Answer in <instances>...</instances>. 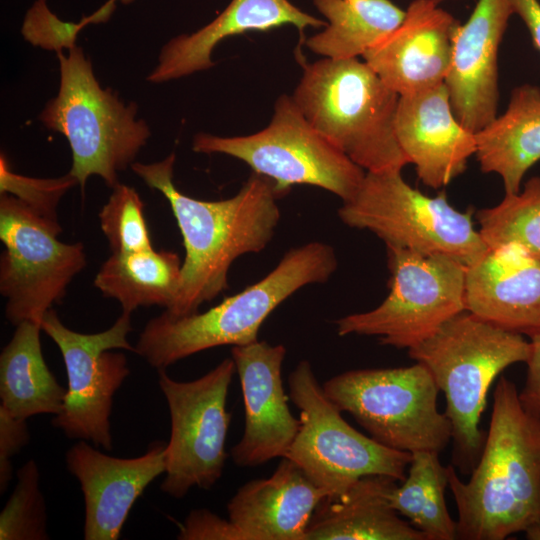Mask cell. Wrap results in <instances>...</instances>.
I'll list each match as a JSON object with an SVG mask.
<instances>
[{
    "label": "cell",
    "instance_id": "obj_1",
    "mask_svg": "<svg viewBox=\"0 0 540 540\" xmlns=\"http://www.w3.org/2000/svg\"><path fill=\"white\" fill-rule=\"evenodd\" d=\"M174 153L154 163L134 162L132 170L169 202L182 235L185 257L173 316H186L228 288V273L240 256L262 251L274 236L282 197L275 183L252 173L234 196L203 201L180 192L174 182Z\"/></svg>",
    "mask_w": 540,
    "mask_h": 540
},
{
    "label": "cell",
    "instance_id": "obj_2",
    "mask_svg": "<svg viewBox=\"0 0 540 540\" xmlns=\"http://www.w3.org/2000/svg\"><path fill=\"white\" fill-rule=\"evenodd\" d=\"M457 539L504 540L540 523V418L524 409L515 383L502 376L493 394L480 458L463 482L447 465Z\"/></svg>",
    "mask_w": 540,
    "mask_h": 540
},
{
    "label": "cell",
    "instance_id": "obj_3",
    "mask_svg": "<svg viewBox=\"0 0 540 540\" xmlns=\"http://www.w3.org/2000/svg\"><path fill=\"white\" fill-rule=\"evenodd\" d=\"M336 268L335 251L326 243L291 248L265 277L207 311L180 317L164 311L152 318L135 352L160 370L204 350L257 341L262 324L282 302L307 285L326 282Z\"/></svg>",
    "mask_w": 540,
    "mask_h": 540
},
{
    "label": "cell",
    "instance_id": "obj_4",
    "mask_svg": "<svg viewBox=\"0 0 540 540\" xmlns=\"http://www.w3.org/2000/svg\"><path fill=\"white\" fill-rule=\"evenodd\" d=\"M530 341L467 310L447 320L432 336L408 349L445 395L452 425L451 464L464 475L476 466L486 433L480 420L490 386L508 366L525 362Z\"/></svg>",
    "mask_w": 540,
    "mask_h": 540
},
{
    "label": "cell",
    "instance_id": "obj_5",
    "mask_svg": "<svg viewBox=\"0 0 540 540\" xmlns=\"http://www.w3.org/2000/svg\"><path fill=\"white\" fill-rule=\"evenodd\" d=\"M400 95L358 58L304 65L292 99L308 122L366 172L410 164L395 132Z\"/></svg>",
    "mask_w": 540,
    "mask_h": 540
},
{
    "label": "cell",
    "instance_id": "obj_6",
    "mask_svg": "<svg viewBox=\"0 0 540 540\" xmlns=\"http://www.w3.org/2000/svg\"><path fill=\"white\" fill-rule=\"evenodd\" d=\"M60 85L56 97L45 105L39 120L65 136L72 151L70 174L83 190L90 176L97 175L111 188L119 172L134 163L151 132L136 119L137 105L125 104L111 89L98 83L91 61L81 47L57 52Z\"/></svg>",
    "mask_w": 540,
    "mask_h": 540
},
{
    "label": "cell",
    "instance_id": "obj_7",
    "mask_svg": "<svg viewBox=\"0 0 540 540\" xmlns=\"http://www.w3.org/2000/svg\"><path fill=\"white\" fill-rule=\"evenodd\" d=\"M472 214L455 209L444 192L421 193L398 170L366 172L356 194L338 209L344 224L374 233L386 247L448 255L465 265L488 249Z\"/></svg>",
    "mask_w": 540,
    "mask_h": 540
},
{
    "label": "cell",
    "instance_id": "obj_8",
    "mask_svg": "<svg viewBox=\"0 0 540 540\" xmlns=\"http://www.w3.org/2000/svg\"><path fill=\"white\" fill-rule=\"evenodd\" d=\"M328 398L380 444L440 453L452 425L437 408L439 389L419 362L408 367L348 370L322 384Z\"/></svg>",
    "mask_w": 540,
    "mask_h": 540
},
{
    "label": "cell",
    "instance_id": "obj_9",
    "mask_svg": "<svg viewBox=\"0 0 540 540\" xmlns=\"http://www.w3.org/2000/svg\"><path fill=\"white\" fill-rule=\"evenodd\" d=\"M288 387L300 427L285 457L327 498H340L368 475L405 479L411 453L386 447L353 428L325 394L308 360H301L289 374Z\"/></svg>",
    "mask_w": 540,
    "mask_h": 540
},
{
    "label": "cell",
    "instance_id": "obj_10",
    "mask_svg": "<svg viewBox=\"0 0 540 540\" xmlns=\"http://www.w3.org/2000/svg\"><path fill=\"white\" fill-rule=\"evenodd\" d=\"M192 149L243 161L254 173L271 179L282 197L291 186L306 184L348 201L366 174L308 122L288 95L277 99L273 117L261 131L235 137L197 133Z\"/></svg>",
    "mask_w": 540,
    "mask_h": 540
},
{
    "label": "cell",
    "instance_id": "obj_11",
    "mask_svg": "<svg viewBox=\"0 0 540 540\" xmlns=\"http://www.w3.org/2000/svg\"><path fill=\"white\" fill-rule=\"evenodd\" d=\"M389 294L376 308L335 321L338 335L377 336L410 349L465 311L466 265L443 254L387 247Z\"/></svg>",
    "mask_w": 540,
    "mask_h": 540
},
{
    "label": "cell",
    "instance_id": "obj_12",
    "mask_svg": "<svg viewBox=\"0 0 540 540\" xmlns=\"http://www.w3.org/2000/svg\"><path fill=\"white\" fill-rule=\"evenodd\" d=\"M61 231V226L42 219L13 195L1 193L0 240L5 249L0 257V292L11 324L41 323L86 266L83 244L59 241Z\"/></svg>",
    "mask_w": 540,
    "mask_h": 540
},
{
    "label": "cell",
    "instance_id": "obj_13",
    "mask_svg": "<svg viewBox=\"0 0 540 540\" xmlns=\"http://www.w3.org/2000/svg\"><path fill=\"white\" fill-rule=\"evenodd\" d=\"M235 372L232 358L187 382L170 378L165 369L158 370L171 421L165 447L166 477L160 486L169 496L183 498L194 486L210 489L221 478L231 420L226 402Z\"/></svg>",
    "mask_w": 540,
    "mask_h": 540
},
{
    "label": "cell",
    "instance_id": "obj_14",
    "mask_svg": "<svg viewBox=\"0 0 540 540\" xmlns=\"http://www.w3.org/2000/svg\"><path fill=\"white\" fill-rule=\"evenodd\" d=\"M41 328L58 346L68 379L62 410L52 420L69 438L89 440L112 449L110 415L113 396L130 373L126 356L113 349L135 352L127 339L131 313L122 312L115 323L98 333H80L66 327L51 308Z\"/></svg>",
    "mask_w": 540,
    "mask_h": 540
},
{
    "label": "cell",
    "instance_id": "obj_15",
    "mask_svg": "<svg viewBox=\"0 0 540 540\" xmlns=\"http://www.w3.org/2000/svg\"><path fill=\"white\" fill-rule=\"evenodd\" d=\"M231 358L238 374L243 403L244 430L231 449L234 463L256 467L285 457L300 427L290 411L283 381L286 348L266 341L233 346Z\"/></svg>",
    "mask_w": 540,
    "mask_h": 540
},
{
    "label": "cell",
    "instance_id": "obj_16",
    "mask_svg": "<svg viewBox=\"0 0 540 540\" xmlns=\"http://www.w3.org/2000/svg\"><path fill=\"white\" fill-rule=\"evenodd\" d=\"M442 1L413 0L402 23L362 55L400 96L438 86L449 72L460 23L440 6Z\"/></svg>",
    "mask_w": 540,
    "mask_h": 540
},
{
    "label": "cell",
    "instance_id": "obj_17",
    "mask_svg": "<svg viewBox=\"0 0 540 540\" xmlns=\"http://www.w3.org/2000/svg\"><path fill=\"white\" fill-rule=\"evenodd\" d=\"M513 14L511 0H478L456 28L444 84L455 116L473 133L497 116L498 50Z\"/></svg>",
    "mask_w": 540,
    "mask_h": 540
},
{
    "label": "cell",
    "instance_id": "obj_18",
    "mask_svg": "<svg viewBox=\"0 0 540 540\" xmlns=\"http://www.w3.org/2000/svg\"><path fill=\"white\" fill-rule=\"evenodd\" d=\"M165 447L156 443L142 456L118 458L81 440L67 451V468L78 479L85 501L84 539L119 538L136 499L165 473Z\"/></svg>",
    "mask_w": 540,
    "mask_h": 540
},
{
    "label": "cell",
    "instance_id": "obj_19",
    "mask_svg": "<svg viewBox=\"0 0 540 540\" xmlns=\"http://www.w3.org/2000/svg\"><path fill=\"white\" fill-rule=\"evenodd\" d=\"M395 132L421 182L439 189L462 174L475 155V133L454 114L444 83L399 97Z\"/></svg>",
    "mask_w": 540,
    "mask_h": 540
},
{
    "label": "cell",
    "instance_id": "obj_20",
    "mask_svg": "<svg viewBox=\"0 0 540 540\" xmlns=\"http://www.w3.org/2000/svg\"><path fill=\"white\" fill-rule=\"evenodd\" d=\"M465 309L505 330L540 331V260L517 244L488 248L466 265Z\"/></svg>",
    "mask_w": 540,
    "mask_h": 540
},
{
    "label": "cell",
    "instance_id": "obj_21",
    "mask_svg": "<svg viewBox=\"0 0 540 540\" xmlns=\"http://www.w3.org/2000/svg\"><path fill=\"white\" fill-rule=\"evenodd\" d=\"M326 497L295 462L283 457L270 477L242 485L227 511L245 540H306L313 513Z\"/></svg>",
    "mask_w": 540,
    "mask_h": 540
},
{
    "label": "cell",
    "instance_id": "obj_22",
    "mask_svg": "<svg viewBox=\"0 0 540 540\" xmlns=\"http://www.w3.org/2000/svg\"><path fill=\"white\" fill-rule=\"evenodd\" d=\"M294 25L301 35L306 27L327 22L300 10L289 0H232L213 21L192 34L172 38L161 49L158 64L147 76L152 83L178 79L214 65L211 54L223 39L247 31H267Z\"/></svg>",
    "mask_w": 540,
    "mask_h": 540
},
{
    "label": "cell",
    "instance_id": "obj_23",
    "mask_svg": "<svg viewBox=\"0 0 540 540\" xmlns=\"http://www.w3.org/2000/svg\"><path fill=\"white\" fill-rule=\"evenodd\" d=\"M396 482L368 475L340 498H324L313 513L306 540H426L391 506L388 495Z\"/></svg>",
    "mask_w": 540,
    "mask_h": 540
},
{
    "label": "cell",
    "instance_id": "obj_24",
    "mask_svg": "<svg viewBox=\"0 0 540 540\" xmlns=\"http://www.w3.org/2000/svg\"><path fill=\"white\" fill-rule=\"evenodd\" d=\"M475 155L484 173L498 174L505 194H516L540 160V88L525 83L511 92L505 112L475 133Z\"/></svg>",
    "mask_w": 540,
    "mask_h": 540
},
{
    "label": "cell",
    "instance_id": "obj_25",
    "mask_svg": "<svg viewBox=\"0 0 540 540\" xmlns=\"http://www.w3.org/2000/svg\"><path fill=\"white\" fill-rule=\"evenodd\" d=\"M41 330V323L21 322L0 355V408L21 420L59 414L67 391L44 360Z\"/></svg>",
    "mask_w": 540,
    "mask_h": 540
},
{
    "label": "cell",
    "instance_id": "obj_26",
    "mask_svg": "<svg viewBox=\"0 0 540 540\" xmlns=\"http://www.w3.org/2000/svg\"><path fill=\"white\" fill-rule=\"evenodd\" d=\"M182 262L176 252L153 247L133 252H112L101 265L94 286L116 299L122 312L157 305L168 310L180 285Z\"/></svg>",
    "mask_w": 540,
    "mask_h": 540
},
{
    "label": "cell",
    "instance_id": "obj_27",
    "mask_svg": "<svg viewBox=\"0 0 540 540\" xmlns=\"http://www.w3.org/2000/svg\"><path fill=\"white\" fill-rule=\"evenodd\" d=\"M327 19L325 29L306 41L315 54L331 59L362 56L404 20L390 0H313Z\"/></svg>",
    "mask_w": 540,
    "mask_h": 540
},
{
    "label": "cell",
    "instance_id": "obj_28",
    "mask_svg": "<svg viewBox=\"0 0 540 540\" xmlns=\"http://www.w3.org/2000/svg\"><path fill=\"white\" fill-rule=\"evenodd\" d=\"M433 451L411 453L407 474L388 495L393 509L406 517L426 540L457 539V523L450 516L445 502L448 486L447 466Z\"/></svg>",
    "mask_w": 540,
    "mask_h": 540
},
{
    "label": "cell",
    "instance_id": "obj_29",
    "mask_svg": "<svg viewBox=\"0 0 540 540\" xmlns=\"http://www.w3.org/2000/svg\"><path fill=\"white\" fill-rule=\"evenodd\" d=\"M479 233L488 248L514 243L540 260V177L528 179L516 194L477 212Z\"/></svg>",
    "mask_w": 540,
    "mask_h": 540
},
{
    "label": "cell",
    "instance_id": "obj_30",
    "mask_svg": "<svg viewBox=\"0 0 540 540\" xmlns=\"http://www.w3.org/2000/svg\"><path fill=\"white\" fill-rule=\"evenodd\" d=\"M17 478L15 489L0 514V539H48L37 464L33 460L26 462L18 470Z\"/></svg>",
    "mask_w": 540,
    "mask_h": 540
},
{
    "label": "cell",
    "instance_id": "obj_31",
    "mask_svg": "<svg viewBox=\"0 0 540 540\" xmlns=\"http://www.w3.org/2000/svg\"><path fill=\"white\" fill-rule=\"evenodd\" d=\"M99 212L100 227L112 252H133L152 248L144 217V203L138 192L119 183Z\"/></svg>",
    "mask_w": 540,
    "mask_h": 540
},
{
    "label": "cell",
    "instance_id": "obj_32",
    "mask_svg": "<svg viewBox=\"0 0 540 540\" xmlns=\"http://www.w3.org/2000/svg\"><path fill=\"white\" fill-rule=\"evenodd\" d=\"M77 183L70 174L60 178L39 179L11 171L6 157H0V192L13 195L42 219L59 226L57 206L61 197Z\"/></svg>",
    "mask_w": 540,
    "mask_h": 540
},
{
    "label": "cell",
    "instance_id": "obj_33",
    "mask_svg": "<svg viewBox=\"0 0 540 540\" xmlns=\"http://www.w3.org/2000/svg\"><path fill=\"white\" fill-rule=\"evenodd\" d=\"M86 25L85 17L78 23L64 22L50 11L46 0H36L26 13L22 34L33 45L57 53L63 48L69 50L76 46L77 35Z\"/></svg>",
    "mask_w": 540,
    "mask_h": 540
},
{
    "label": "cell",
    "instance_id": "obj_34",
    "mask_svg": "<svg viewBox=\"0 0 540 540\" xmlns=\"http://www.w3.org/2000/svg\"><path fill=\"white\" fill-rule=\"evenodd\" d=\"M180 540H245L243 533L229 520L207 509L190 512L177 536Z\"/></svg>",
    "mask_w": 540,
    "mask_h": 540
},
{
    "label": "cell",
    "instance_id": "obj_35",
    "mask_svg": "<svg viewBox=\"0 0 540 540\" xmlns=\"http://www.w3.org/2000/svg\"><path fill=\"white\" fill-rule=\"evenodd\" d=\"M29 442L26 420L12 417L0 408V490L5 491L12 477L11 458Z\"/></svg>",
    "mask_w": 540,
    "mask_h": 540
},
{
    "label": "cell",
    "instance_id": "obj_36",
    "mask_svg": "<svg viewBox=\"0 0 540 540\" xmlns=\"http://www.w3.org/2000/svg\"><path fill=\"white\" fill-rule=\"evenodd\" d=\"M530 337V356L527 363L525 384L519 399L526 411L540 418V331Z\"/></svg>",
    "mask_w": 540,
    "mask_h": 540
},
{
    "label": "cell",
    "instance_id": "obj_37",
    "mask_svg": "<svg viewBox=\"0 0 540 540\" xmlns=\"http://www.w3.org/2000/svg\"><path fill=\"white\" fill-rule=\"evenodd\" d=\"M514 14L526 25L534 46L540 51V2L539 0H511Z\"/></svg>",
    "mask_w": 540,
    "mask_h": 540
},
{
    "label": "cell",
    "instance_id": "obj_38",
    "mask_svg": "<svg viewBox=\"0 0 540 540\" xmlns=\"http://www.w3.org/2000/svg\"><path fill=\"white\" fill-rule=\"evenodd\" d=\"M113 1H114V2L120 1V2L123 3V4H129V3L133 2L134 0H113Z\"/></svg>",
    "mask_w": 540,
    "mask_h": 540
}]
</instances>
